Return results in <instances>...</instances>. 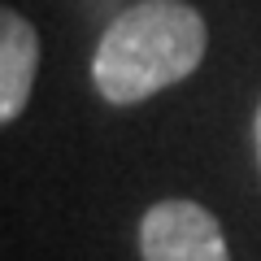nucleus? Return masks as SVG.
Segmentation results:
<instances>
[{
  "mask_svg": "<svg viewBox=\"0 0 261 261\" xmlns=\"http://www.w3.org/2000/svg\"><path fill=\"white\" fill-rule=\"evenodd\" d=\"M39 70V35L22 13H0V122H18Z\"/></svg>",
  "mask_w": 261,
  "mask_h": 261,
  "instance_id": "obj_3",
  "label": "nucleus"
},
{
  "mask_svg": "<svg viewBox=\"0 0 261 261\" xmlns=\"http://www.w3.org/2000/svg\"><path fill=\"white\" fill-rule=\"evenodd\" d=\"M144 261H231L218 218L196 200H157L140 222Z\"/></svg>",
  "mask_w": 261,
  "mask_h": 261,
  "instance_id": "obj_2",
  "label": "nucleus"
},
{
  "mask_svg": "<svg viewBox=\"0 0 261 261\" xmlns=\"http://www.w3.org/2000/svg\"><path fill=\"white\" fill-rule=\"evenodd\" d=\"M209 31L187 0H135L105 27L92 57V83L109 105H140L192 79Z\"/></svg>",
  "mask_w": 261,
  "mask_h": 261,
  "instance_id": "obj_1",
  "label": "nucleus"
},
{
  "mask_svg": "<svg viewBox=\"0 0 261 261\" xmlns=\"http://www.w3.org/2000/svg\"><path fill=\"white\" fill-rule=\"evenodd\" d=\"M252 144H257V166H261V105H257V118H252Z\"/></svg>",
  "mask_w": 261,
  "mask_h": 261,
  "instance_id": "obj_4",
  "label": "nucleus"
}]
</instances>
